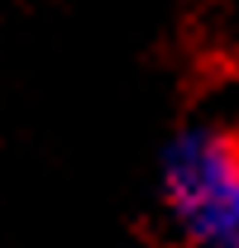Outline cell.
<instances>
[{"instance_id": "obj_1", "label": "cell", "mask_w": 239, "mask_h": 248, "mask_svg": "<svg viewBox=\"0 0 239 248\" xmlns=\"http://www.w3.org/2000/svg\"><path fill=\"white\" fill-rule=\"evenodd\" d=\"M158 210L182 248H239V120H191L163 143Z\"/></svg>"}]
</instances>
